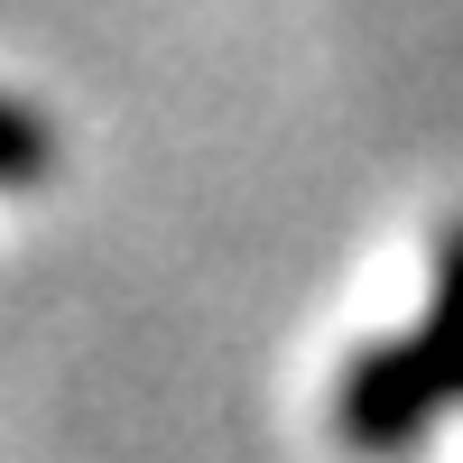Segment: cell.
<instances>
[{"label": "cell", "mask_w": 463, "mask_h": 463, "mask_svg": "<svg viewBox=\"0 0 463 463\" xmlns=\"http://www.w3.org/2000/svg\"><path fill=\"white\" fill-rule=\"evenodd\" d=\"M37 167H47V130H37V111L0 102V185H19V176H37Z\"/></svg>", "instance_id": "7a4b0ae2"}, {"label": "cell", "mask_w": 463, "mask_h": 463, "mask_svg": "<svg viewBox=\"0 0 463 463\" xmlns=\"http://www.w3.org/2000/svg\"><path fill=\"white\" fill-rule=\"evenodd\" d=\"M463 408V222L436 241V297L408 334L371 343V353L334 380V436L390 463V454H417L436 436V417Z\"/></svg>", "instance_id": "6da1fadb"}]
</instances>
